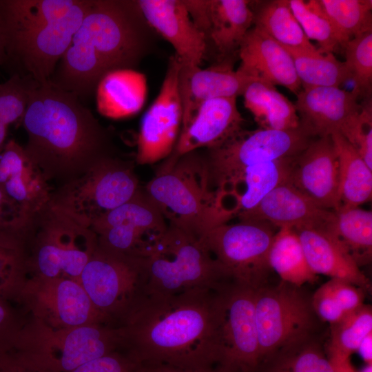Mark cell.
Returning <instances> with one entry per match:
<instances>
[{"label":"cell","mask_w":372,"mask_h":372,"mask_svg":"<svg viewBox=\"0 0 372 372\" xmlns=\"http://www.w3.org/2000/svg\"><path fill=\"white\" fill-rule=\"evenodd\" d=\"M225 282L171 296L143 295L117 325L121 351L136 362L215 369Z\"/></svg>","instance_id":"6da1fadb"},{"label":"cell","mask_w":372,"mask_h":372,"mask_svg":"<svg viewBox=\"0 0 372 372\" xmlns=\"http://www.w3.org/2000/svg\"><path fill=\"white\" fill-rule=\"evenodd\" d=\"M25 151L48 181L59 185L114 155L109 132L74 94L35 82L21 119Z\"/></svg>","instance_id":"7a4b0ae2"},{"label":"cell","mask_w":372,"mask_h":372,"mask_svg":"<svg viewBox=\"0 0 372 372\" xmlns=\"http://www.w3.org/2000/svg\"><path fill=\"white\" fill-rule=\"evenodd\" d=\"M150 29L136 1L91 0L49 82L79 99L88 96L107 72L138 63L150 46Z\"/></svg>","instance_id":"3957f363"},{"label":"cell","mask_w":372,"mask_h":372,"mask_svg":"<svg viewBox=\"0 0 372 372\" xmlns=\"http://www.w3.org/2000/svg\"><path fill=\"white\" fill-rule=\"evenodd\" d=\"M121 347L116 325L102 323L55 329L31 317L25 320L4 360L26 372H72L91 360L121 351Z\"/></svg>","instance_id":"277c9868"},{"label":"cell","mask_w":372,"mask_h":372,"mask_svg":"<svg viewBox=\"0 0 372 372\" xmlns=\"http://www.w3.org/2000/svg\"><path fill=\"white\" fill-rule=\"evenodd\" d=\"M169 224L198 237L225 224L203 154H171L143 190Z\"/></svg>","instance_id":"5b68a950"},{"label":"cell","mask_w":372,"mask_h":372,"mask_svg":"<svg viewBox=\"0 0 372 372\" xmlns=\"http://www.w3.org/2000/svg\"><path fill=\"white\" fill-rule=\"evenodd\" d=\"M97 247L90 227L50 202L26 224L22 251L28 275L79 282L80 275Z\"/></svg>","instance_id":"8992f818"},{"label":"cell","mask_w":372,"mask_h":372,"mask_svg":"<svg viewBox=\"0 0 372 372\" xmlns=\"http://www.w3.org/2000/svg\"><path fill=\"white\" fill-rule=\"evenodd\" d=\"M143 276L146 296L215 288L230 280L203 237L172 225L152 254L143 260Z\"/></svg>","instance_id":"52a82bcc"},{"label":"cell","mask_w":372,"mask_h":372,"mask_svg":"<svg viewBox=\"0 0 372 372\" xmlns=\"http://www.w3.org/2000/svg\"><path fill=\"white\" fill-rule=\"evenodd\" d=\"M142 191L132 163L114 155L102 158L79 177L59 185L50 201L85 227Z\"/></svg>","instance_id":"ba28073f"},{"label":"cell","mask_w":372,"mask_h":372,"mask_svg":"<svg viewBox=\"0 0 372 372\" xmlns=\"http://www.w3.org/2000/svg\"><path fill=\"white\" fill-rule=\"evenodd\" d=\"M255 316L259 366L281 349L314 335L318 319L311 298L300 287L283 281L256 289Z\"/></svg>","instance_id":"9c48e42d"},{"label":"cell","mask_w":372,"mask_h":372,"mask_svg":"<svg viewBox=\"0 0 372 372\" xmlns=\"http://www.w3.org/2000/svg\"><path fill=\"white\" fill-rule=\"evenodd\" d=\"M275 233L267 223L239 220L218 225L203 238L230 280L256 289L268 284L272 271L269 252Z\"/></svg>","instance_id":"30bf717a"},{"label":"cell","mask_w":372,"mask_h":372,"mask_svg":"<svg viewBox=\"0 0 372 372\" xmlns=\"http://www.w3.org/2000/svg\"><path fill=\"white\" fill-rule=\"evenodd\" d=\"M256 289L234 280L221 287L216 372H256L260 362Z\"/></svg>","instance_id":"8fae6325"},{"label":"cell","mask_w":372,"mask_h":372,"mask_svg":"<svg viewBox=\"0 0 372 372\" xmlns=\"http://www.w3.org/2000/svg\"><path fill=\"white\" fill-rule=\"evenodd\" d=\"M313 138L300 126L288 130L242 129L203 154L211 186L246 167L296 156Z\"/></svg>","instance_id":"7c38bea8"},{"label":"cell","mask_w":372,"mask_h":372,"mask_svg":"<svg viewBox=\"0 0 372 372\" xmlns=\"http://www.w3.org/2000/svg\"><path fill=\"white\" fill-rule=\"evenodd\" d=\"M79 282L94 307L118 325L143 296V260L117 255L97 245Z\"/></svg>","instance_id":"4fadbf2b"},{"label":"cell","mask_w":372,"mask_h":372,"mask_svg":"<svg viewBox=\"0 0 372 372\" xmlns=\"http://www.w3.org/2000/svg\"><path fill=\"white\" fill-rule=\"evenodd\" d=\"M90 228L99 247L117 255L144 260L154 251L168 225L142 190L94 221Z\"/></svg>","instance_id":"5bb4252c"},{"label":"cell","mask_w":372,"mask_h":372,"mask_svg":"<svg viewBox=\"0 0 372 372\" xmlns=\"http://www.w3.org/2000/svg\"><path fill=\"white\" fill-rule=\"evenodd\" d=\"M90 3L91 0H78L66 15L56 21L32 30L5 32L6 62L15 63L38 83L49 81Z\"/></svg>","instance_id":"9a60e30c"},{"label":"cell","mask_w":372,"mask_h":372,"mask_svg":"<svg viewBox=\"0 0 372 372\" xmlns=\"http://www.w3.org/2000/svg\"><path fill=\"white\" fill-rule=\"evenodd\" d=\"M15 301L31 317L55 329L113 324L94 307L81 285L69 278L28 276Z\"/></svg>","instance_id":"2e32d148"},{"label":"cell","mask_w":372,"mask_h":372,"mask_svg":"<svg viewBox=\"0 0 372 372\" xmlns=\"http://www.w3.org/2000/svg\"><path fill=\"white\" fill-rule=\"evenodd\" d=\"M180 65L176 54L169 58L160 92L142 118L136 141L138 164L167 158L174 149L183 119L178 90Z\"/></svg>","instance_id":"e0dca14e"},{"label":"cell","mask_w":372,"mask_h":372,"mask_svg":"<svg viewBox=\"0 0 372 372\" xmlns=\"http://www.w3.org/2000/svg\"><path fill=\"white\" fill-rule=\"evenodd\" d=\"M296 96L300 126L310 136L336 133L351 143L364 106L358 92L323 87L302 90Z\"/></svg>","instance_id":"ac0fdd59"},{"label":"cell","mask_w":372,"mask_h":372,"mask_svg":"<svg viewBox=\"0 0 372 372\" xmlns=\"http://www.w3.org/2000/svg\"><path fill=\"white\" fill-rule=\"evenodd\" d=\"M296 157L246 167L213 185L224 222L252 209L272 189L288 183Z\"/></svg>","instance_id":"d6986e66"},{"label":"cell","mask_w":372,"mask_h":372,"mask_svg":"<svg viewBox=\"0 0 372 372\" xmlns=\"http://www.w3.org/2000/svg\"><path fill=\"white\" fill-rule=\"evenodd\" d=\"M192 21L223 60L238 53L254 23L250 1L183 0Z\"/></svg>","instance_id":"ffe728a7"},{"label":"cell","mask_w":372,"mask_h":372,"mask_svg":"<svg viewBox=\"0 0 372 372\" xmlns=\"http://www.w3.org/2000/svg\"><path fill=\"white\" fill-rule=\"evenodd\" d=\"M288 183L323 209L339 208V163L331 136L313 138L296 156Z\"/></svg>","instance_id":"44dd1931"},{"label":"cell","mask_w":372,"mask_h":372,"mask_svg":"<svg viewBox=\"0 0 372 372\" xmlns=\"http://www.w3.org/2000/svg\"><path fill=\"white\" fill-rule=\"evenodd\" d=\"M139 10L152 30L168 41L182 65L200 67L207 44L183 0H137Z\"/></svg>","instance_id":"7402d4cb"},{"label":"cell","mask_w":372,"mask_h":372,"mask_svg":"<svg viewBox=\"0 0 372 372\" xmlns=\"http://www.w3.org/2000/svg\"><path fill=\"white\" fill-rule=\"evenodd\" d=\"M335 217V211L318 206L286 183L275 187L254 208L237 218L265 222L278 228H311L327 234Z\"/></svg>","instance_id":"603a6c76"},{"label":"cell","mask_w":372,"mask_h":372,"mask_svg":"<svg viewBox=\"0 0 372 372\" xmlns=\"http://www.w3.org/2000/svg\"><path fill=\"white\" fill-rule=\"evenodd\" d=\"M50 182L26 154L9 140L0 153V189L30 218L51 199Z\"/></svg>","instance_id":"cb8c5ba5"},{"label":"cell","mask_w":372,"mask_h":372,"mask_svg":"<svg viewBox=\"0 0 372 372\" xmlns=\"http://www.w3.org/2000/svg\"><path fill=\"white\" fill-rule=\"evenodd\" d=\"M236 99L216 98L202 104L191 120L181 127L172 154L179 157L200 148L216 147L242 130L244 118Z\"/></svg>","instance_id":"d4e9b609"},{"label":"cell","mask_w":372,"mask_h":372,"mask_svg":"<svg viewBox=\"0 0 372 372\" xmlns=\"http://www.w3.org/2000/svg\"><path fill=\"white\" fill-rule=\"evenodd\" d=\"M242 74L272 85H282L297 95L301 83L289 52L260 29L253 26L238 50Z\"/></svg>","instance_id":"484cf974"},{"label":"cell","mask_w":372,"mask_h":372,"mask_svg":"<svg viewBox=\"0 0 372 372\" xmlns=\"http://www.w3.org/2000/svg\"><path fill=\"white\" fill-rule=\"evenodd\" d=\"M253 80L233 69L231 59L219 61L207 68L180 65L178 90L185 126L199 107L216 98L237 97Z\"/></svg>","instance_id":"4316f807"},{"label":"cell","mask_w":372,"mask_h":372,"mask_svg":"<svg viewBox=\"0 0 372 372\" xmlns=\"http://www.w3.org/2000/svg\"><path fill=\"white\" fill-rule=\"evenodd\" d=\"M96 103L102 116L121 119L141 111L147 94V81L144 74L131 68L112 70L99 81Z\"/></svg>","instance_id":"83f0119b"},{"label":"cell","mask_w":372,"mask_h":372,"mask_svg":"<svg viewBox=\"0 0 372 372\" xmlns=\"http://www.w3.org/2000/svg\"><path fill=\"white\" fill-rule=\"evenodd\" d=\"M301 242L307 262L316 274L351 282L364 289L368 278L356 263L327 234L311 228L293 229Z\"/></svg>","instance_id":"f1b7e54d"},{"label":"cell","mask_w":372,"mask_h":372,"mask_svg":"<svg viewBox=\"0 0 372 372\" xmlns=\"http://www.w3.org/2000/svg\"><path fill=\"white\" fill-rule=\"evenodd\" d=\"M244 105L260 128L288 130L300 127L294 103L274 85L258 80L251 81L242 92Z\"/></svg>","instance_id":"f546056e"},{"label":"cell","mask_w":372,"mask_h":372,"mask_svg":"<svg viewBox=\"0 0 372 372\" xmlns=\"http://www.w3.org/2000/svg\"><path fill=\"white\" fill-rule=\"evenodd\" d=\"M331 136L339 163L338 209L358 207L371 199L372 169L344 136Z\"/></svg>","instance_id":"4dcf8cb0"},{"label":"cell","mask_w":372,"mask_h":372,"mask_svg":"<svg viewBox=\"0 0 372 372\" xmlns=\"http://www.w3.org/2000/svg\"><path fill=\"white\" fill-rule=\"evenodd\" d=\"M253 25L287 49L318 50L307 39L293 14L289 0L250 1Z\"/></svg>","instance_id":"1f68e13d"},{"label":"cell","mask_w":372,"mask_h":372,"mask_svg":"<svg viewBox=\"0 0 372 372\" xmlns=\"http://www.w3.org/2000/svg\"><path fill=\"white\" fill-rule=\"evenodd\" d=\"M329 236L360 267L372 258V212L359 207L335 211Z\"/></svg>","instance_id":"d6a6232c"},{"label":"cell","mask_w":372,"mask_h":372,"mask_svg":"<svg viewBox=\"0 0 372 372\" xmlns=\"http://www.w3.org/2000/svg\"><path fill=\"white\" fill-rule=\"evenodd\" d=\"M78 0H0L5 32L28 30L56 21Z\"/></svg>","instance_id":"836d02e7"},{"label":"cell","mask_w":372,"mask_h":372,"mask_svg":"<svg viewBox=\"0 0 372 372\" xmlns=\"http://www.w3.org/2000/svg\"><path fill=\"white\" fill-rule=\"evenodd\" d=\"M269 263L281 281L301 287L316 281L317 275L310 268L300 238L294 229L279 228L269 252Z\"/></svg>","instance_id":"e575fe53"},{"label":"cell","mask_w":372,"mask_h":372,"mask_svg":"<svg viewBox=\"0 0 372 372\" xmlns=\"http://www.w3.org/2000/svg\"><path fill=\"white\" fill-rule=\"evenodd\" d=\"M256 372H335V368L325 347L312 335L278 351Z\"/></svg>","instance_id":"d590c367"},{"label":"cell","mask_w":372,"mask_h":372,"mask_svg":"<svg viewBox=\"0 0 372 372\" xmlns=\"http://www.w3.org/2000/svg\"><path fill=\"white\" fill-rule=\"evenodd\" d=\"M291 54L297 76L303 90L315 87H335L351 80L344 62L337 59L333 53L295 50L285 48Z\"/></svg>","instance_id":"8d00e7d4"},{"label":"cell","mask_w":372,"mask_h":372,"mask_svg":"<svg viewBox=\"0 0 372 372\" xmlns=\"http://www.w3.org/2000/svg\"><path fill=\"white\" fill-rule=\"evenodd\" d=\"M344 45L353 37L372 30L371 0H317Z\"/></svg>","instance_id":"74e56055"},{"label":"cell","mask_w":372,"mask_h":372,"mask_svg":"<svg viewBox=\"0 0 372 372\" xmlns=\"http://www.w3.org/2000/svg\"><path fill=\"white\" fill-rule=\"evenodd\" d=\"M372 333V309L368 304L347 314L331 324L326 351L331 359H349L362 340Z\"/></svg>","instance_id":"f35d334b"},{"label":"cell","mask_w":372,"mask_h":372,"mask_svg":"<svg viewBox=\"0 0 372 372\" xmlns=\"http://www.w3.org/2000/svg\"><path fill=\"white\" fill-rule=\"evenodd\" d=\"M289 3L304 34L309 41L318 43L321 53H333L342 48L335 29L321 10L317 0H289Z\"/></svg>","instance_id":"ab89813d"},{"label":"cell","mask_w":372,"mask_h":372,"mask_svg":"<svg viewBox=\"0 0 372 372\" xmlns=\"http://www.w3.org/2000/svg\"><path fill=\"white\" fill-rule=\"evenodd\" d=\"M342 49L344 63L355 85L353 90L363 99L371 98L372 30L350 39Z\"/></svg>","instance_id":"60d3db41"},{"label":"cell","mask_w":372,"mask_h":372,"mask_svg":"<svg viewBox=\"0 0 372 372\" xmlns=\"http://www.w3.org/2000/svg\"><path fill=\"white\" fill-rule=\"evenodd\" d=\"M35 82L28 76L13 74L0 83V153L7 143L8 127L23 116L29 90Z\"/></svg>","instance_id":"b9f144b4"},{"label":"cell","mask_w":372,"mask_h":372,"mask_svg":"<svg viewBox=\"0 0 372 372\" xmlns=\"http://www.w3.org/2000/svg\"><path fill=\"white\" fill-rule=\"evenodd\" d=\"M29 218L0 189V245L22 249L23 235Z\"/></svg>","instance_id":"7bdbcfd3"},{"label":"cell","mask_w":372,"mask_h":372,"mask_svg":"<svg viewBox=\"0 0 372 372\" xmlns=\"http://www.w3.org/2000/svg\"><path fill=\"white\" fill-rule=\"evenodd\" d=\"M12 302L0 299V355L10 351L25 320L11 304Z\"/></svg>","instance_id":"ee69618b"},{"label":"cell","mask_w":372,"mask_h":372,"mask_svg":"<svg viewBox=\"0 0 372 372\" xmlns=\"http://www.w3.org/2000/svg\"><path fill=\"white\" fill-rule=\"evenodd\" d=\"M72 372H138V363L126 353L116 351L85 363Z\"/></svg>","instance_id":"f6af8a7d"},{"label":"cell","mask_w":372,"mask_h":372,"mask_svg":"<svg viewBox=\"0 0 372 372\" xmlns=\"http://www.w3.org/2000/svg\"><path fill=\"white\" fill-rule=\"evenodd\" d=\"M368 167L372 169L371 98L364 99V106L351 143Z\"/></svg>","instance_id":"bcb514c9"},{"label":"cell","mask_w":372,"mask_h":372,"mask_svg":"<svg viewBox=\"0 0 372 372\" xmlns=\"http://www.w3.org/2000/svg\"><path fill=\"white\" fill-rule=\"evenodd\" d=\"M325 283L334 300L346 314L364 304V289L340 279L331 278Z\"/></svg>","instance_id":"7dc6e473"},{"label":"cell","mask_w":372,"mask_h":372,"mask_svg":"<svg viewBox=\"0 0 372 372\" xmlns=\"http://www.w3.org/2000/svg\"><path fill=\"white\" fill-rule=\"evenodd\" d=\"M311 303L317 318L331 324L347 315L334 300L326 283L315 291L311 297Z\"/></svg>","instance_id":"c3c4849f"},{"label":"cell","mask_w":372,"mask_h":372,"mask_svg":"<svg viewBox=\"0 0 372 372\" xmlns=\"http://www.w3.org/2000/svg\"><path fill=\"white\" fill-rule=\"evenodd\" d=\"M138 363V372H216L213 369L183 366L166 362H143Z\"/></svg>","instance_id":"681fc988"},{"label":"cell","mask_w":372,"mask_h":372,"mask_svg":"<svg viewBox=\"0 0 372 372\" xmlns=\"http://www.w3.org/2000/svg\"><path fill=\"white\" fill-rule=\"evenodd\" d=\"M356 352H358L365 364H372V333L362 340Z\"/></svg>","instance_id":"f907efd6"},{"label":"cell","mask_w":372,"mask_h":372,"mask_svg":"<svg viewBox=\"0 0 372 372\" xmlns=\"http://www.w3.org/2000/svg\"><path fill=\"white\" fill-rule=\"evenodd\" d=\"M335 372H357L353 368L349 359H331Z\"/></svg>","instance_id":"816d5d0a"},{"label":"cell","mask_w":372,"mask_h":372,"mask_svg":"<svg viewBox=\"0 0 372 372\" xmlns=\"http://www.w3.org/2000/svg\"><path fill=\"white\" fill-rule=\"evenodd\" d=\"M6 34L3 23L0 15V65L6 62Z\"/></svg>","instance_id":"f5cc1de1"},{"label":"cell","mask_w":372,"mask_h":372,"mask_svg":"<svg viewBox=\"0 0 372 372\" xmlns=\"http://www.w3.org/2000/svg\"><path fill=\"white\" fill-rule=\"evenodd\" d=\"M0 372H26L0 362Z\"/></svg>","instance_id":"db71d44e"},{"label":"cell","mask_w":372,"mask_h":372,"mask_svg":"<svg viewBox=\"0 0 372 372\" xmlns=\"http://www.w3.org/2000/svg\"><path fill=\"white\" fill-rule=\"evenodd\" d=\"M359 372H372V364H366Z\"/></svg>","instance_id":"11a10c76"},{"label":"cell","mask_w":372,"mask_h":372,"mask_svg":"<svg viewBox=\"0 0 372 372\" xmlns=\"http://www.w3.org/2000/svg\"><path fill=\"white\" fill-rule=\"evenodd\" d=\"M1 357H2V356L0 355V360H1Z\"/></svg>","instance_id":"9f6ffc18"}]
</instances>
